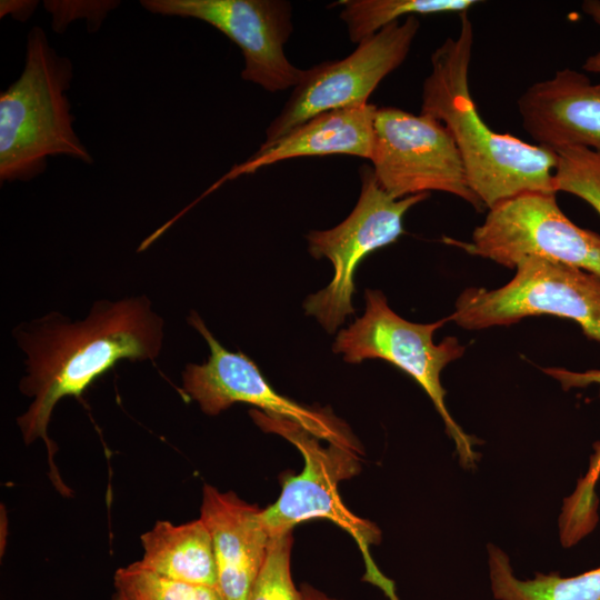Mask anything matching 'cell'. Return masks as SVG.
<instances>
[{
  "label": "cell",
  "instance_id": "9c48e42d",
  "mask_svg": "<svg viewBox=\"0 0 600 600\" xmlns=\"http://www.w3.org/2000/svg\"><path fill=\"white\" fill-rule=\"evenodd\" d=\"M447 241L507 268L540 257L600 277V234L570 221L556 193H522L502 201L489 209L470 242Z\"/></svg>",
  "mask_w": 600,
  "mask_h": 600
},
{
  "label": "cell",
  "instance_id": "5bb4252c",
  "mask_svg": "<svg viewBox=\"0 0 600 600\" xmlns=\"http://www.w3.org/2000/svg\"><path fill=\"white\" fill-rule=\"evenodd\" d=\"M262 510L233 492L203 487L200 519L211 537L223 600H249L271 541Z\"/></svg>",
  "mask_w": 600,
  "mask_h": 600
},
{
  "label": "cell",
  "instance_id": "d4e9b609",
  "mask_svg": "<svg viewBox=\"0 0 600 600\" xmlns=\"http://www.w3.org/2000/svg\"><path fill=\"white\" fill-rule=\"evenodd\" d=\"M300 593L302 600H338L334 598H330L329 596L313 588L310 584H302L300 588Z\"/></svg>",
  "mask_w": 600,
  "mask_h": 600
},
{
  "label": "cell",
  "instance_id": "8992f818",
  "mask_svg": "<svg viewBox=\"0 0 600 600\" xmlns=\"http://www.w3.org/2000/svg\"><path fill=\"white\" fill-rule=\"evenodd\" d=\"M542 314L571 319L588 338L600 342V277L553 260L526 257L507 284L463 290L449 319L463 329L481 330Z\"/></svg>",
  "mask_w": 600,
  "mask_h": 600
},
{
  "label": "cell",
  "instance_id": "44dd1931",
  "mask_svg": "<svg viewBox=\"0 0 600 600\" xmlns=\"http://www.w3.org/2000/svg\"><path fill=\"white\" fill-rule=\"evenodd\" d=\"M292 532L272 537L249 600H302L291 576Z\"/></svg>",
  "mask_w": 600,
  "mask_h": 600
},
{
  "label": "cell",
  "instance_id": "e0dca14e",
  "mask_svg": "<svg viewBox=\"0 0 600 600\" xmlns=\"http://www.w3.org/2000/svg\"><path fill=\"white\" fill-rule=\"evenodd\" d=\"M488 567L497 600H600V567L574 577L539 573L522 580L507 553L493 544L488 546Z\"/></svg>",
  "mask_w": 600,
  "mask_h": 600
},
{
  "label": "cell",
  "instance_id": "7a4b0ae2",
  "mask_svg": "<svg viewBox=\"0 0 600 600\" xmlns=\"http://www.w3.org/2000/svg\"><path fill=\"white\" fill-rule=\"evenodd\" d=\"M459 18L458 37L448 38L431 56L421 113L448 129L469 186L486 208L522 193H556V151L493 131L477 111L469 89L473 28L468 12Z\"/></svg>",
  "mask_w": 600,
  "mask_h": 600
},
{
  "label": "cell",
  "instance_id": "8fae6325",
  "mask_svg": "<svg viewBox=\"0 0 600 600\" xmlns=\"http://www.w3.org/2000/svg\"><path fill=\"white\" fill-rule=\"evenodd\" d=\"M188 321L203 337L210 354L202 364H187L182 372V392L206 414L217 416L233 403L243 402L267 414L294 421L328 443L361 452L341 420L324 409L304 407L279 394L248 356L224 349L196 311L190 312Z\"/></svg>",
  "mask_w": 600,
  "mask_h": 600
},
{
  "label": "cell",
  "instance_id": "ac0fdd59",
  "mask_svg": "<svg viewBox=\"0 0 600 600\" xmlns=\"http://www.w3.org/2000/svg\"><path fill=\"white\" fill-rule=\"evenodd\" d=\"M340 18L347 26L349 38L359 43L403 16L458 14L468 12L477 0H346Z\"/></svg>",
  "mask_w": 600,
  "mask_h": 600
},
{
  "label": "cell",
  "instance_id": "d6986e66",
  "mask_svg": "<svg viewBox=\"0 0 600 600\" xmlns=\"http://www.w3.org/2000/svg\"><path fill=\"white\" fill-rule=\"evenodd\" d=\"M543 372L556 379L564 390L600 384V369L577 372L564 368H546ZM599 474L600 450H597L590 460L586 477L579 481L574 492L564 501L560 518V531L563 540L576 543L596 526L594 487Z\"/></svg>",
  "mask_w": 600,
  "mask_h": 600
},
{
  "label": "cell",
  "instance_id": "ba28073f",
  "mask_svg": "<svg viewBox=\"0 0 600 600\" xmlns=\"http://www.w3.org/2000/svg\"><path fill=\"white\" fill-rule=\"evenodd\" d=\"M373 131L372 171L391 197L441 191L477 210L486 208L471 190L453 138L440 121L384 107L376 111Z\"/></svg>",
  "mask_w": 600,
  "mask_h": 600
},
{
  "label": "cell",
  "instance_id": "9a60e30c",
  "mask_svg": "<svg viewBox=\"0 0 600 600\" xmlns=\"http://www.w3.org/2000/svg\"><path fill=\"white\" fill-rule=\"evenodd\" d=\"M371 103L319 113L268 146H260L246 161L233 166L212 188L279 161L331 154H348L370 160L373 150Z\"/></svg>",
  "mask_w": 600,
  "mask_h": 600
},
{
  "label": "cell",
  "instance_id": "277c9868",
  "mask_svg": "<svg viewBox=\"0 0 600 600\" xmlns=\"http://www.w3.org/2000/svg\"><path fill=\"white\" fill-rule=\"evenodd\" d=\"M250 414L263 431L280 434L296 446L304 459L302 471L287 477L277 501L262 510L271 538L292 532L294 526L307 520L328 519L357 541L367 567L366 580L383 590L390 600H398L393 583L379 571L369 552V547L379 542L380 530L350 512L338 492L341 480L359 472V452L332 443L324 448L319 438L286 418L257 409Z\"/></svg>",
  "mask_w": 600,
  "mask_h": 600
},
{
  "label": "cell",
  "instance_id": "603a6c76",
  "mask_svg": "<svg viewBox=\"0 0 600 600\" xmlns=\"http://www.w3.org/2000/svg\"><path fill=\"white\" fill-rule=\"evenodd\" d=\"M38 3L36 0H1L0 17L11 16L18 21L26 22L33 14Z\"/></svg>",
  "mask_w": 600,
  "mask_h": 600
},
{
  "label": "cell",
  "instance_id": "ffe728a7",
  "mask_svg": "<svg viewBox=\"0 0 600 600\" xmlns=\"http://www.w3.org/2000/svg\"><path fill=\"white\" fill-rule=\"evenodd\" d=\"M111 600H223L219 588L177 581L136 561L119 568Z\"/></svg>",
  "mask_w": 600,
  "mask_h": 600
},
{
  "label": "cell",
  "instance_id": "7402d4cb",
  "mask_svg": "<svg viewBox=\"0 0 600 600\" xmlns=\"http://www.w3.org/2000/svg\"><path fill=\"white\" fill-rule=\"evenodd\" d=\"M44 8L52 16V29L61 33L74 20L84 19L88 21V30L97 31L108 12L117 8L120 2L113 0L100 1H61L46 0Z\"/></svg>",
  "mask_w": 600,
  "mask_h": 600
},
{
  "label": "cell",
  "instance_id": "2e32d148",
  "mask_svg": "<svg viewBox=\"0 0 600 600\" xmlns=\"http://www.w3.org/2000/svg\"><path fill=\"white\" fill-rule=\"evenodd\" d=\"M140 540L143 567L177 581L218 588L211 537L200 518L182 524L157 521Z\"/></svg>",
  "mask_w": 600,
  "mask_h": 600
},
{
  "label": "cell",
  "instance_id": "7c38bea8",
  "mask_svg": "<svg viewBox=\"0 0 600 600\" xmlns=\"http://www.w3.org/2000/svg\"><path fill=\"white\" fill-rule=\"evenodd\" d=\"M151 13L203 21L233 41L244 66L241 78L267 91L294 88L304 69L284 53L292 32L291 3L283 0H141Z\"/></svg>",
  "mask_w": 600,
  "mask_h": 600
},
{
  "label": "cell",
  "instance_id": "cb8c5ba5",
  "mask_svg": "<svg viewBox=\"0 0 600 600\" xmlns=\"http://www.w3.org/2000/svg\"><path fill=\"white\" fill-rule=\"evenodd\" d=\"M583 12L589 16L594 23L600 27V1L599 0H586L582 3ZM588 72H594L600 74V51L588 57L582 66ZM600 84V83H599Z\"/></svg>",
  "mask_w": 600,
  "mask_h": 600
},
{
  "label": "cell",
  "instance_id": "3957f363",
  "mask_svg": "<svg viewBox=\"0 0 600 600\" xmlns=\"http://www.w3.org/2000/svg\"><path fill=\"white\" fill-rule=\"evenodd\" d=\"M73 66L39 26L27 36L22 72L0 93V181L28 182L42 174L49 157L87 164L93 158L74 128L67 91Z\"/></svg>",
  "mask_w": 600,
  "mask_h": 600
},
{
  "label": "cell",
  "instance_id": "4fadbf2b",
  "mask_svg": "<svg viewBox=\"0 0 600 600\" xmlns=\"http://www.w3.org/2000/svg\"><path fill=\"white\" fill-rule=\"evenodd\" d=\"M527 133L553 151L582 147L600 154V84L576 70L562 69L531 84L519 98Z\"/></svg>",
  "mask_w": 600,
  "mask_h": 600
},
{
  "label": "cell",
  "instance_id": "6da1fadb",
  "mask_svg": "<svg viewBox=\"0 0 600 600\" xmlns=\"http://www.w3.org/2000/svg\"><path fill=\"white\" fill-rule=\"evenodd\" d=\"M163 328L149 299L132 297L99 300L81 321L52 312L16 329L17 342L27 356V374L19 388L32 398L17 423L26 444L38 439L46 444L49 479L61 496L72 492L54 462L58 447L48 434L56 404L64 397L81 398L121 360L153 361L162 349Z\"/></svg>",
  "mask_w": 600,
  "mask_h": 600
},
{
  "label": "cell",
  "instance_id": "52a82bcc",
  "mask_svg": "<svg viewBox=\"0 0 600 600\" xmlns=\"http://www.w3.org/2000/svg\"><path fill=\"white\" fill-rule=\"evenodd\" d=\"M360 176L361 192L351 213L334 228L307 236L310 254L328 258L334 269L331 282L309 296L303 304L306 313L329 333L354 313L352 296L358 266L374 250L394 242L403 233L406 212L429 197L420 193L396 199L379 186L369 167H363Z\"/></svg>",
  "mask_w": 600,
  "mask_h": 600
},
{
  "label": "cell",
  "instance_id": "5b68a950",
  "mask_svg": "<svg viewBox=\"0 0 600 600\" xmlns=\"http://www.w3.org/2000/svg\"><path fill=\"white\" fill-rule=\"evenodd\" d=\"M366 312L337 336L334 353L349 363L381 359L408 373L427 392L453 440L461 463L472 467L473 441L449 413L440 374L447 364L459 359L464 347L456 337L434 343L433 334L449 317L433 323L404 320L389 307L380 290H366Z\"/></svg>",
  "mask_w": 600,
  "mask_h": 600
},
{
  "label": "cell",
  "instance_id": "30bf717a",
  "mask_svg": "<svg viewBox=\"0 0 600 600\" xmlns=\"http://www.w3.org/2000/svg\"><path fill=\"white\" fill-rule=\"evenodd\" d=\"M419 27L417 17L409 16L366 38L346 58L304 69L282 110L267 128L262 146L276 142L319 113L367 104L381 80L406 60Z\"/></svg>",
  "mask_w": 600,
  "mask_h": 600
}]
</instances>
